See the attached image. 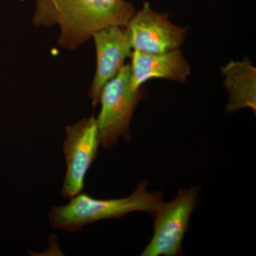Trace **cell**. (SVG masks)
<instances>
[{
  "mask_svg": "<svg viewBox=\"0 0 256 256\" xmlns=\"http://www.w3.org/2000/svg\"><path fill=\"white\" fill-rule=\"evenodd\" d=\"M66 134L63 152L67 169L62 195L72 198L82 192L86 175L97 156L100 142L96 118H84L66 126Z\"/></svg>",
  "mask_w": 256,
  "mask_h": 256,
  "instance_id": "5b68a950",
  "label": "cell"
},
{
  "mask_svg": "<svg viewBox=\"0 0 256 256\" xmlns=\"http://www.w3.org/2000/svg\"><path fill=\"white\" fill-rule=\"evenodd\" d=\"M198 188L181 190L172 202L162 204L153 215L154 235L142 256L180 255L188 220L198 203Z\"/></svg>",
  "mask_w": 256,
  "mask_h": 256,
  "instance_id": "277c9868",
  "label": "cell"
},
{
  "mask_svg": "<svg viewBox=\"0 0 256 256\" xmlns=\"http://www.w3.org/2000/svg\"><path fill=\"white\" fill-rule=\"evenodd\" d=\"M143 96L142 88L134 90L130 86V64H126L104 86L99 97L100 114L96 118L99 142L102 148L114 146L120 136L126 140L130 139V124Z\"/></svg>",
  "mask_w": 256,
  "mask_h": 256,
  "instance_id": "3957f363",
  "label": "cell"
},
{
  "mask_svg": "<svg viewBox=\"0 0 256 256\" xmlns=\"http://www.w3.org/2000/svg\"><path fill=\"white\" fill-rule=\"evenodd\" d=\"M148 184L146 180L142 181L130 196L121 198L97 200L87 194L79 193L67 204L50 208V226L74 232L99 220H118L130 212H146L153 216L164 200L162 192L146 191Z\"/></svg>",
  "mask_w": 256,
  "mask_h": 256,
  "instance_id": "7a4b0ae2",
  "label": "cell"
},
{
  "mask_svg": "<svg viewBox=\"0 0 256 256\" xmlns=\"http://www.w3.org/2000/svg\"><path fill=\"white\" fill-rule=\"evenodd\" d=\"M130 58V86L134 90L152 79L183 84L191 74V66L180 48L153 54L132 50Z\"/></svg>",
  "mask_w": 256,
  "mask_h": 256,
  "instance_id": "ba28073f",
  "label": "cell"
},
{
  "mask_svg": "<svg viewBox=\"0 0 256 256\" xmlns=\"http://www.w3.org/2000/svg\"><path fill=\"white\" fill-rule=\"evenodd\" d=\"M92 38L96 46V68L88 96L95 107L102 88L124 68L132 48L126 30L120 26L102 28Z\"/></svg>",
  "mask_w": 256,
  "mask_h": 256,
  "instance_id": "52a82bcc",
  "label": "cell"
},
{
  "mask_svg": "<svg viewBox=\"0 0 256 256\" xmlns=\"http://www.w3.org/2000/svg\"><path fill=\"white\" fill-rule=\"evenodd\" d=\"M36 28H60L58 44L76 50L96 32L108 26L126 28L136 10L127 0H34Z\"/></svg>",
  "mask_w": 256,
  "mask_h": 256,
  "instance_id": "6da1fadb",
  "label": "cell"
},
{
  "mask_svg": "<svg viewBox=\"0 0 256 256\" xmlns=\"http://www.w3.org/2000/svg\"><path fill=\"white\" fill-rule=\"evenodd\" d=\"M224 86L228 92L226 111L250 108L256 114V68L248 58L229 62L222 69Z\"/></svg>",
  "mask_w": 256,
  "mask_h": 256,
  "instance_id": "9c48e42d",
  "label": "cell"
},
{
  "mask_svg": "<svg viewBox=\"0 0 256 256\" xmlns=\"http://www.w3.org/2000/svg\"><path fill=\"white\" fill-rule=\"evenodd\" d=\"M124 30L132 50L150 54L178 50L186 34V28L172 23L168 15L156 12L148 2L136 11Z\"/></svg>",
  "mask_w": 256,
  "mask_h": 256,
  "instance_id": "8992f818",
  "label": "cell"
}]
</instances>
